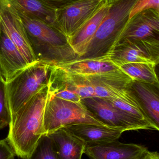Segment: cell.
Here are the masks:
<instances>
[{
	"mask_svg": "<svg viewBox=\"0 0 159 159\" xmlns=\"http://www.w3.org/2000/svg\"><path fill=\"white\" fill-rule=\"evenodd\" d=\"M10 1L14 5L23 9L27 13L34 15L44 22L60 30L56 20V10L40 0H10Z\"/></svg>",
	"mask_w": 159,
	"mask_h": 159,
	"instance_id": "cell-21",
	"label": "cell"
},
{
	"mask_svg": "<svg viewBox=\"0 0 159 159\" xmlns=\"http://www.w3.org/2000/svg\"><path fill=\"white\" fill-rule=\"evenodd\" d=\"M109 59L119 67L127 63H159V40L127 41L118 43L108 54Z\"/></svg>",
	"mask_w": 159,
	"mask_h": 159,
	"instance_id": "cell-7",
	"label": "cell"
},
{
	"mask_svg": "<svg viewBox=\"0 0 159 159\" xmlns=\"http://www.w3.org/2000/svg\"><path fill=\"white\" fill-rule=\"evenodd\" d=\"M51 66L38 61L29 65L5 82L6 98L10 117L33 96L47 86Z\"/></svg>",
	"mask_w": 159,
	"mask_h": 159,
	"instance_id": "cell-4",
	"label": "cell"
},
{
	"mask_svg": "<svg viewBox=\"0 0 159 159\" xmlns=\"http://www.w3.org/2000/svg\"><path fill=\"white\" fill-rule=\"evenodd\" d=\"M26 159H59L50 137L44 134Z\"/></svg>",
	"mask_w": 159,
	"mask_h": 159,
	"instance_id": "cell-23",
	"label": "cell"
},
{
	"mask_svg": "<svg viewBox=\"0 0 159 159\" xmlns=\"http://www.w3.org/2000/svg\"><path fill=\"white\" fill-rule=\"evenodd\" d=\"M109 7L110 3L106 2L72 36L68 39L69 44L77 55V58L83 57L87 52L88 46L107 14Z\"/></svg>",
	"mask_w": 159,
	"mask_h": 159,
	"instance_id": "cell-16",
	"label": "cell"
},
{
	"mask_svg": "<svg viewBox=\"0 0 159 159\" xmlns=\"http://www.w3.org/2000/svg\"><path fill=\"white\" fill-rule=\"evenodd\" d=\"M48 85L51 93L69 90L78 94L81 99L96 97L92 85L87 83L80 75L72 74L58 65L51 66Z\"/></svg>",
	"mask_w": 159,
	"mask_h": 159,
	"instance_id": "cell-11",
	"label": "cell"
},
{
	"mask_svg": "<svg viewBox=\"0 0 159 159\" xmlns=\"http://www.w3.org/2000/svg\"><path fill=\"white\" fill-rule=\"evenodd\" d=\"M64 128L85 142L87 146L97 145L116 141L123 130L88 123L72 124Z\"/></svg>",
	"mask_w": 159,
	"mask_h": 159,
	"instance_id": "cell-14",
	"label": "cell"
},
{
	"mask_svg": "<svg viewBox=\"0 0 159 159\" xmlns=\"http://www.w3.org/2000/svg\"><path fill=\"white\" fill-rule=\"evenodd\" d=\"M150 9L159 12V0H137L130 13L129 19L136 14Z\"/></svg>",
	"mask_w": 159,
	"mask_h": 159,
	"instance_id": "cell-25",
	"label": "cell"
},
{
	"mask_svg": "<svg viewBox=\"0 0 159 159\" xmlns=\"http://www.w3.org/2000/svg\"><path fill=\"white\" fill-rule=\"evenodd\" d=\"M156 65L147 62L127 63L119 69L133 80L150 83L159 86V81L156 71Z\"/></svg>",
	"mask_w": 159,
	"mask_h": 159,
	"instance_id": "cell-22",
	"label": "cell"
},
{
	"mask_svg": "<svg viewBox=\"0 0 159 159\" xmlns=\"http://www.w3.org/2000/svg\"><path fill=\"white\" fill-rule=\"evenodd\" d=\"M29 66L22 54L0 26V73L7 82Z\"/></svg>",
	"mask_w": 159,
	"mask_h": 159,
	"instance_id": "cell-12",
	"label": "cell"
},
{
	"mask_svg": "<svg viewBox=\"0 0 159 159\" xmlns=\"http://www.w3.org/2000/svg\"><path fill=\"white\" fill-rule=\"evenodd\" d=\"M138 159H159V154L157 151H150L147 149Z\"/></svg>",
	"mask_w": 159,
	"mask_h": 159,
	"instance_id": "cell-28",
	"label": "cell"
},
{
	"mask_svg": "<svg viewBox=\"0 0 159 159\" xmlns=\"http://www.w3.org/2000/svg\"><path fill=\"white\" fill-rule=\"evenodd\" d=\"M50 94L48 84L10 117L6 139L21 158L27 159L44 134V112Z\"/></svg>",
	"mask_w": 159,
	"mask_h": 159,
	"instance_id": "cell-1",
	"label": "cell"
},
{
	"mask_svg": "<svg viewBox=\"0 0 159 159\" xmlns=\"http://www.w3.org/2000/svg\"><path fill=\"white\" fill-rule=\"evenodd\" d=\"M0 26L15 44L29 65L38 62L20 17L10 0H0Z\"/></svg>",
	"mask_w": 159,
	"mask_h": 159,
	"instance_id": "cell-9",
	"label": "cell"
},
{
	"mask_svg": "<svg viewBox=\"0 0 159 159\" xmlns=\"http://www.w3.org/2000/svg\"><path fill=\"white\" fill-rule=\"evenodd\" d=\"M129 89L139 99L150 119L159 127V86L133 80Z\"/></svg>",
	"mask_w": 159,
	"mask_h": 159,
	"instance_id": "cell-18",
	"label": "cell"
},
{
	"mask_svg": "<svg viewBox=\"0 0 159 159\" xmlns=\"http://www.w3.org/2000/svg\"><path fill=\"white\" fill-rule=\"evenodd\" d=\"M59 159H82L87 144L65 128L47 134Z\"/></svg>",
	"mask_w": 159,
	"mask_h": 159,
	"instance_id": "cell-15",
	"label": "cell"
},
{
	"mask_svg": "<svg viewBox=\"0 0 159 159\" xmlns=\"http://www.w3.org/2000/svg\"><path fill=\"white\" fill-rule=\"evenodd\" d=\"M88 83L94 86H110L118 88H129L133 80L120 69L103 73L91 75H79Z\"/></svg>",
	"mask_w": 159,
	"mask_h": 159,
	"instance_id": "cell-20",
	"label": "cell"
},
{
	"mask_svg": "<svg viewBox=\"0 0 159 159\" xmlns=\"http://www.w3.org/2000/svg\"><path fill=\"white\" fill-rule=\"evenodd\" d=\"M137 0H116L109 10L88 46L78 58H94L106 56L115 46L129 20L131 11Z\"/></svg>",
	"mask_w": 159,
	"mask_h": 159,
	"instance_id": "cell-3",
	"label": "cell"
},
{
	"mask_svg": "<svg viewBox=\"0 0 159 159\" xmlns=\"http://www.w3.org/2000/svg\"><path fill=\"white\" fill-rule=\"evenodd\" d=\"M115 1H116V0H106V1H107V2L108 3H111L115 2Z\"/></svg>",
	"mask_w": 159,
	"mask_h": 159,
	"instance_id": "cell-29",
	"label": "cell"
},
{
	"mask_svg": "<svg viewBox=\"0 0 159 159\" xmlns=\"http://www.w3.org/2000/svg\"><path fill=\"white\" fill-rule=\"evenodd\" d=\"M12 5L20 17L38 61L57 65L77 58L78 57L69 44L67 37L62 32Z\"/></svg>",
	"mask_w": 159,
	"mask_h": 159,
	"instance_id": "cell-2",
	"label": "cell"
},
{
	"mask_svg": "<svg viewBox=\"0 0 159 159\" xmlns=\"http://www.w3.org/2000/svg\"><path fill=\"white\" fill-rule=\"evenodd\" d=\"M2 75H1V73H0V80L2 79Z\"/></svg>",
	"mask_w": 159,
	"mask_h": 159,
	"instance_id": "cell-30",
	"label": "cell"
},
{
	"mask_svg": "<svg viewBox=\"0 0 159 159\" xmlns=\"http://www.w3.org/2000/svg\"><path fill=\"white\" fill-rule=\"evenodd\" d=\"M81 102L99 120L108 127L124 132L142 129L159 131V127L134 117L114 106L104 98L90 97L82 99Z\"/></svg>",
	"mask_w": 159,
	"mask_h": 159,
	"instance_id": "cell-6",
	"label": "cell"
},
{
	"mask_svg": "<svg viewBox=\"0 0 159 159\" xmlns=\"http://www.w3.org/2000/svg\"><path fill=\"white\" fill-rule=\"evenodd\" d=\"M147 40H159V12L154 9L144 10L129 19L116 44Z\"/></svg>",
	"mask_w": 159,
	"mask_h": 159,
	"instance_id": "cell-10",
	"label": "cell"
},
{
	"mask_svg": "<svg viewBox=\"0 0 159 159\" xmlns=\"http://www.w3.org/2000/svg\"><path fill=\"white\" fill-rule=\"evenodd\" d=\"M106 2V0H79L57 9L56 20L59 29L69 39Z\"/></svg>",
	"mask_w": 159,
	"mask_h": 159,
	"instance_id": "cell-8",
	"label": "cell"
},
{
	"mask_svg": "<svg viewBox=\"0 0 159 159\" xmlns=\"http://www.w3.org/2000/svg\"><path fill=\"white\" fill-rule=\"evenodd\" d=\"M78 123L107 126L91 113L82 102L66 101L50 94L44 112V134Z\"/></svg>",
	"mask_w": 159,
	"mask_h": 159,
	"instance_id": "cell-5",
	"label": "cell"
},
{
	"mask_svg": "<svg viewBox=\"0 0 159 159\" xmlns=\"http://www.w3.org/2000/svg\"><path fill=\"white\" fill-rule=\"evenodd\" d=\"M49 7L55 10L69 5L79 0H40Z\"/></svg>",
	"mask_w": 159,
	"mask_h": 159,
	"instance_id": "cell-27",
	"label": "cell"
},
{
	"mask_svg": "<svg viewBox=\"0 0 159 159\" xmlns=\"http://www.w3.org/2000/svg\"><path fill=\"white\" fill-rule=\"evenodd\" d=\"M15 153L6 139L0 140V159H14Z\"/></svg>",
	"mask_w": 159,
	"mask_h": 159,
	"instance_id": "cell-26",
	"label": "cell"
},
{
	"mask_svg": "<svg viewBox=\"0 0 159 159\" xmlns=\"http://www.w3.org/2000/svg\"><path fill=\"white\" fill-rule=\"evenodd\" d=\"M147 148L143 145L119 141L87 146L84 154L91 159H138Z\"/></svg>",
	"mask_w": 159,
	"mask_h": 159,
	"instance_id": "cell-13",
	"label": "cell"
},
{
	"mask_svg": "<svg viewBox=\"0 0 159 159\" xmlns=\"http://www.w3.org/2000/svg\"><path fill=\"white\" fill-rule=\"evenodd\" d=\"M72 74L91 75L119 70L109 59L108 55L94 58H77L58 64Z\"/></svg>",
	"mask_w": 159,
	"mask_h": 159,
	"instance_id": "cell-17",
	"label": "cell"
},
{
	"mask_svg": "<svg viewBox=\"0 0 159 159\" xmlns=\"http://www.w3.org/2000/svg\"><path fill=\"white\" fill-rule=\"evenodd\" d=\"M10 116L7 104L5 82L3 78L0 80V129L9 125Z\"/></svg>",
	"mask_w": 159,
	"mask_h": 159,
	"instance_id": "cell-24",
	"label": "cell"
},
{
	"mask_svg": "<svg viewBox=\"0 0 159 159\" xmlns=\"http://www.w3.org/2000/svg\"><path fill=\"white\" fill-rule=\"evenodd\" d=\"M105 99L114 106L134 117L157 126L150 119L139 99L129 88L120 89L115 97Z\"/></svg>",
	"mask_w": 159,
	"mask_h": 159,
	"instance_id": "cell-19",
	"label": "cell"
}]
</instances>
